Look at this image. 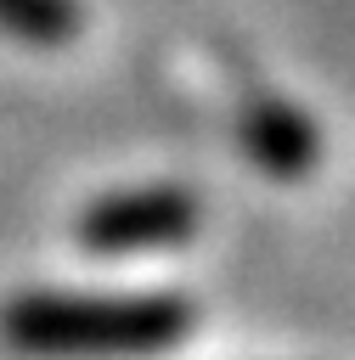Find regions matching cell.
I'll list each match as a JSON object with an SVG mask.
<instances>
[{
	"label": "cell",
	"instance_id": "cell-1",
	"mask_svg": "<svg viewBox=\"0 0 355 360\" xmlns=\"http://www.w3.org/2000/svg\"><path fill=\"white\" fill-rule=\"evenodd\" d=\"M197 309L169 292L147 298H68V292H23L0 309V338L17 354H62V360H96V354H158L186 338Z\"/></svg>",
	"mask_w": 355,
	"mask_h": 360
},
{
	"label": "cell",
	"instance_id": "cell-2",
	"mask_svg": "<svg viewBox=\"0 0 355 360\" xmlns=\"http://www.w3.org/2000/svg\"><path fill=\"white\" fill-rule=\"evenodd\" d=\"M197 219H203L197 197H186L180 186H135V191L96 197L73 231L85 253H158L186 242Z\"/></svg>",
	"mask_w": 355,
	"mask_h": 360
},
{
	"label": "cell",
	"instance_id": "cell-3",
	"mask_svg": "<svg viewBox=\"0 0 355 360\" xmlns=\"http://www.w3.org/2000/svg\"><path fill=\"white\" fill-rule=\"evenodd\" d=\"M242 146L254 152V163L265 174H304L316 163V129L287 107V101H254L242 112Z\"/></svg>",
	"mask_w": 355,
	"mask_h": 360
},
{
	"label": "cell",
	"instance_id": "cell-4",
	"mask_svg": "<svg viewBox=\"0 0 355 360\" xmlns=\"http://www.w3.org/2000/svg\"><path fill=\"white\" fill-rule=\"evenodd\" d=\"M79 0H0V34L23 45H68L79 39Z\"/></svg>",
	"mask_w": 355,
	"mask_h": 360
}]
</instances>
